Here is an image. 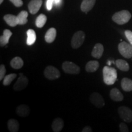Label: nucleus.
<instances>
[{
	"label": "nucleus",
	"instance_id": "1",
	"mask_svg": "<svg viewBox=\"0 0 132 132\" xmlns=\"http://www.w3.org/2000/svg\"><path fill=\"white\" fill-rule=\"evenodd\" d=\"M118 73L113 67L105 66L103 69V81L106 85H113L117 80Z\"/></svg>",
	"mask_w": 132,
	"mask_h": 132
},
{
	"label": "nucleus",
	"instance_id": "2",
	"mask_svg": "<svg viewBox=\"0 0 132 132\" xmlns=\"http://www.w3.org/2000/svg\"><path fill=\"white\" fill-rule=\"evenodd\" d=\"M131 15L129 11L123 10L115 13L112 16V19L118 24H123L128 22L131 19Z\"/></svg>",
	"mask_w": 132,
	"mask_h": 132
},
{
	"label": "nucleus",
	"instance_id": "3",
	"mask_svg": "<svg viewBox=\"0 0 132 132\" xmlns=\"http://www.w3.org/2000/svg\"><path fill=\"white\" fill-rule=\"evenodd\" d=\"M85 34L82 31H78L73 34L71 40V47L77 49L82 45L85 40Z\"/></svg>",
	"mask_w": 132,
	"mask_h": 132
},
{
	"label": "nucleus",
	"instance_id": "4",
	"mask_svg": "<svg viewBox=\"0 0 132 132\" xmlns=\"http://www.w3.org/2000/svg\"><path fill=\"white\" fill-rule=\"evenodd\" d=\"M118 50L120 54L125 58L132 57V45L126 42H120L118 45Z\"/></svg>",
	"mask_w": 132,
	"mask_h": 132
},
{
	"label": "nucleus",
	"instance_id": "5",
	"mask_svg": "<svg viewBox=\"0 0 132 132\" xmlns=\"http://www.w3.org/2000/svg\"><path fill=\"white\" fill-rule=\"evenodd\" d=\"M62 68L66 73L77 75L80 72V67L70 61L64 62L62 64Z\"/></svg>",
	"mask_w": 132,
	"mask_h": 132
},
{
	"label": "nucleus",
	"instance_id": "6",
	"mask_svg": "<svg viewBox=\"0 0 132 132\" xmlns=\"http://www.w3.org/2000/svg\"><path fill=\"white\" fill-rule=\"evenodd\" d=\"M44 76L50 80H56L61 77V73L58 69L52 65H48L44 70Z\"/></svg>",
	"mask_w": 132,
	"mask_h": 132
},
{
	"label": "nucleus",
	"instance_id": "7",
	"mask_svg": "<svg viewBox=\"0 0 132 132\" xmlns=\"http://www.w3.org/2000/svg\"><path fill=\"white\" fill-rule=\"evenodd\" d=\"M118 113L120 118L125 122L130 123L132 121V111L127 106H120L118 108Z\"/></svg>",
	"mask_w": 132,
	"mask_h": 132
},
{
	"label": "nucleus",
	"instance_id": "8",
	"mask_svg": "<svg viewBox=\"0 0 132 132\" xmlns=\"http://www.w3.org/2000/svg\"><path fill=\"white\" fill-rule=\"evenodd\" d=\"M90 101L97 108H101L105 106L104 99L98 92H93L90 94Z\"/></svg>",
	"mask_w": 132,
	"mask_h": 132
},
{
	"label": "nucleus",
	"instance_id": "9",
	"mask_svg": "<svg viewBox=\"0 0 132 132\" xmlns=\"http://www.w3.org/2000/svg\"><path fill=\"white\" fill-rule=\"evenodd\" d=\"M20 76L14 85V89L16 91H20V90L24 89L28 85V79L27 77L21 73H20Z\"/></svg>",
	"mask_w": 132,
	"mask_h": 132
},
{
	"label": "nucleus",
	"instance_id": "10",
	"mask_svg": "<svg viewBox=\"0 0 132 132\" xmlns=\"http://www.w3.org/2000/svg\"><path fill=\"white\" fill-rule=\"evenodd\" d=\"M42 4V0H31L28 4V9L31 14H36Z\"/></svg>",
	"mask_w": 132,
	"mask_h": 132
},
{
	"label": "nucleus",
	"instance_id": "11",
	"mask_svg": "<svg viewBox=\"0 0 132 132\" xmlns=\"http://www.w3.org/2000/svg\"><path fill=\"white\" fill-rule=\"evenodd\" d=\"M104 52V47L103 45L102 44L98 43L96 44L92 50L91 55L92 57H95L96 59H100L103 55Z\"/></svg>",
	"mask_w": 132,
	"mask_h": 132
},
{
	"label": "nucleus",
	"instance_id": "12",
	"mask_svg": "<svg viewBox=\"0 0 132 132\" xmlns=\"http://www.w3.org/2000/svg\"><path fill=\"white\" fill-rule=\"evenodd\" d=\"M95 1L96 0H83L81 4V10L87 14L94 6Z\"/></svg>",
	"mask_w": 132,
	"mask_h": 132
},
{
	"label": "nucleus",
	"instance_id": "13",
	"mask_svg": "<svg viewBox=\"0 0 132 132\" xmlns=\"http://www.w3.org/2000/svg\"><path fill=\"white\" fill-rule=\"evenodd\" d=\"M16 113L20 117L24 118V117L29 116V113H30V108L28 105L23 104V105H19L16 108Z\"/></svg>",
	"mask_w": 132,
	"mask_h": 132
},
{
	"label": "nucleus",
	"instance_id": "14",
	"mask_svg": "<svg viewBox=\"0 0 132 132\" xmlns=\"http://www.w3.org/2000/svg\"><path fill=\"white\" fill-rule=\"evenodd\" d=\"M110 98L114 102H121L123 99V95L118 89L113 88L110 93Z\"/></svg>",
	"mask_w": 132,
	"mask_h": 132
},
{
	"label": "nucleus",
	"instance_id": "15",
	"mask_svg": "<svg viewBox=\"0 0 132 132\" xmlns=\"http://www.w3.org/2000/svg\"><path fill=\"white\" fill-rule=\"evenodd\" d=\"M4 20L8 25L11 27H15L19 24L17 16L12 14H7L4 16Z\"/></svg>",
	"mask_w": 132,
	"mask_h": 132
},
{
	"label": "nucleus",
	"instance_id": "16",
	"mask_svg": "<svg viewBox=\"0 0 132 132\" xmlns=\"http://www.w3.org/2000/svg\"><path fill=\"white\" fill-rule=\"evenodd\" d=\"M12 35V33L9 29H4L3 31V35L0 37V46L4 47L9 43V39Z\"/></svg>",
	"mask_w": 132,
	"mask_h": 132
},
{
	"label": "nucleus",
	"instance_id": "17",
	"mask_svg": "<svg viewBox=\"0 0 132 132\" xmlns=\"http://www.w3.org/2000/svg\"><path fill=\"white\" fill-rule=\"evenodd\" d=\"M57 31L54 28H51L47 31L45 35V40L47 43H52L55 40L56 37Z\"/></svg>",
	"mask_w": 132,
	"mask_h": 132
},
{
	"label": "nucleus",
	"instance_id": "18",
	"mask_svg": "<svg viewBox=\"0 0 132 132\" xmlns=\"http://www.w3.org/2000/svg\"><path fill=\"white\" fill-rule=\"evenodd\" d=\"M64 121L62 119L57 118L54 119L52 124V128L54 132H59L62 130L64 127Z\"/></svg>",
	"mask_w": 132,
	"mask_h": 132
},
{
	"label": "nucleus",
	"instance_id": "19",
	"mask_svg": "<svg viewBox=\"0 0 132 132\" xmlns=\"http://www.w3.org/2000/svg\"><path fill=\"white\" fill-rule=\"evenodd\" d=\"M8 130L11 132H17L19 130V122L15 119H10L7 121Z\"/></svg>",
	"mask_w": 132,
	"mask_h": 132
},
{
	"label": "nucleus",
	"instance_id": "20",
	"mask_svg": "<svg viewBox=\"0 0 132 132\" xmlns=\"http://www.w3.org/2000/svg\"><path fill=\"white\" fill-rule=\"evenodd\" d=\"M99 62L97 61H90L86 64L85 66L86 71L87 72H95L99 68Z\"/></svg>",
	"mask_w": 132,
	"mask_h": 132
},
{
	"label": "nucleus",
	"instance_id": "21",
	"mask_svg": "<svg viewBox=\"0 0 132 132\" xmlns=\"http://www.w3.org/2000/svg\"><path fill=\"white\" fill-rule=\"evenodd\" d=\"M26 34H27V39H26L27 45L29 46L33 45L36 40V32L33 29H29L26 32Z\"/></svg>",
	"mask_w": 132,
	"mask_h": 132
},
{
	"label": "nucleus",
	"instance_id": "22",
	"mask_svg": "<svg viewBox=\"0 0 132 132\" xmlns=\"http://www.w3.org/2000/svg\"><path fill=\"white\" fill-rule=\"evenodd\" d=\"M122 89L125 92L132 91V80L128 78H123L121 81Z\"/></svg>",
	"mask_w": 132,
	"mask_h": 132
},
{
	"label": "nucleus",
	"instance_id": "23",
	"mask_svg": "<svg viewBox=\"0 0 132 132\" xmlns=\"http://www.w3.org/2000/svg\"><path fill=\"white\" fill-rule=\"evenodd\" d=\"M117 67L121 71L127 72L130 69V65L128 62L123 59H117L115 62Z\"/></svg>",
	"mask_w": 132,
	"mask_h": 132
},
{
	"label": "nucleus",
	"instance_id": "24",
	"mask_svg": "<svg viewBox=\"0 0 132 132\" xmlns=\"http://www.w3.org/2000/svg\"><path fill=\"white\" fill-rule=\"evenodd\" d=\"M24 62L20 57L16 56L13 58L11 61V66L14 69H21L23 66Z\"/></svg>",
	"mask_w": 132,
	"mask_h": 132
},
{
	"label": "nucleus",
	"instance_id": "25",
	"mask_svg": "<svg viewBox=\"0 0 132 132\" xmlns=\"http://www.w3.org/2000/svg\"><path fill=\"white\" fill-rule=\"evenodd\" d=\"M28 13L27 12V11H23L20 12L17 15L19 24H20V25L25 24L28 22Z\"/></svg>",
	"mask_w": 132,
	"mask_h": 132
},
{
	"label": "nucleus",
	"instance_id": "26",
	"mask_svg": "<svg viewBox=\"0 0 132 132\" xmlns=\"http://www.w3.org/2000/svg\"><path fill=\"white\" fill-rule=\"evenodd\" d=\"M47 20V17L45 15L40 14L36 20V25L37 27L41 28L45 25Z\"/></svg>",
	"mask_w": 132,
	"mask_h": 132
},
{
	"label": "nucleus",
	"instance_id": "27",
	"mask_svg": "<svg viewBox=\"0 0 132 132\" xmlns=\"http://www.w3.org/2000/svg\"><path fill=\"white\" fill-rule=\"evenodd\" d=\"M16 77V73H11L5 76L4 80H3V85L6 86L10 85L11 84V82L13 81V80H14Z\"/></svg>",
	"mask_w": 132,
	"mask_h": 132
},
{
	"label": "nucleus",
	"instance_id": "28",
	"mask_svg": "<svg viewBox=\"0 0 132 132\" xmlns=\"http://www.w3.org/2000/svg\"><path fill=\"white\" fill-rule=\"evenodd\" d=\"M6 69L5 67V65L4 64H1L0 65V80H2L4 79L5 77V75H6Z\"/></svg>",
	"mask_w": 132,
	"mask_h": 132
},
{
	"label": "nucleus",
	"instance_id": "29",
	"mask_svg": "<svg viewBox=\"0 0 132 132\" xmlns=\"http://www.w3.org/2000/svg\"><path fill=\"white\" fill-rule=\"evenodd\" d=\"M125 35L128 42H130V44H131L132 45V31L130 30H126L125 31Z\"/></svg>",
	"mask_w": 132,
	"mask_h": 132
},
{
	"label": "nucleus",
	"instance_id": "30",
	"mask_svg": "<svg viewBox=\"0 0 132 132\" xmlns=\"http://www.w3.org/2000/svg\"><path fill=\"white\" fill-rule=\"evenodd\" d=\"M119 128H120V131L121 132H128L129 131L128 127L127 126V125L125 123L121 122L119 124Z\"/></svg>",
	"mask_w": 132,
	"mask_h": 132
},
{
	"label": "nucleus",
	"instance_id": "31",
	"mask_svg": "<svg viewBox=\"0 0 132 132\" xmlns=\"http://www.w3.org/2000/svg\"><path fill=\"white\" fill-rule=\"evenodd\" d=\"M11 3L14 5L15 7H21L23 4V2L22 0H10Z\"/></svg>",
	"mask_w": 132,
	"mask_h": 132
},
{
	"label": "nucleus",
	"instance_id": "32",
	"mask_svg": "<svg viewBox=\"0 0 132 132\" xmlns=\"http://www.w3.org/2000/svg\"><path fill=\"white\" fill-rule=\"evenodd\" d=\"M54 0H47V3H46V6H47V9L48 11H51L52 9L53 5L54 4Z\"/></svg>",
	"mask_w": 132,
	"mask_h": 132
},
{
	"label": "nucleus",
	"instance_id": "33",
	"mask_svg": "<svg viewBox=\"0 0 132 132\" xmlns=\"http://www.w3.org/2000/svg\"><path fill=\"white\" fill-rule=\"evenodd\" d=\"M92 130L90 127L89 126H86L85 127L83 128L82 130V132H92Z\"/></svg>",
	"mask_w": 132,
	"mask_h": 132
},
{
	"label": "nucleus",
	"instance_id": "34",
	"mask_svg": "<svg viewBox=\"0 0 132 132\" xmlns=\"http://www.w3.org/2000/svg\"><path fill=\"white\" fill-rule=\"evenodd\" d=\"M62 0H54V4L57 6H59L61 4Z\"/></svg>",
	"mask_w": 132,
	"mask_h": 132
},
{
	"label": "nucleus",
	"instance_id": "35",
	"mask_svg": "<svg viewBox=\"0 0 132 132\" xmlns=\"http://www.w3.org/2000/svg\"><path fill=\"white\" fill-rule=\"evenodd\" d=\"M3 1H4V0H0V4H2Z\"/></svg>",
	"mask_w": 132,
	"mask_h": 132
}]
</instances>
